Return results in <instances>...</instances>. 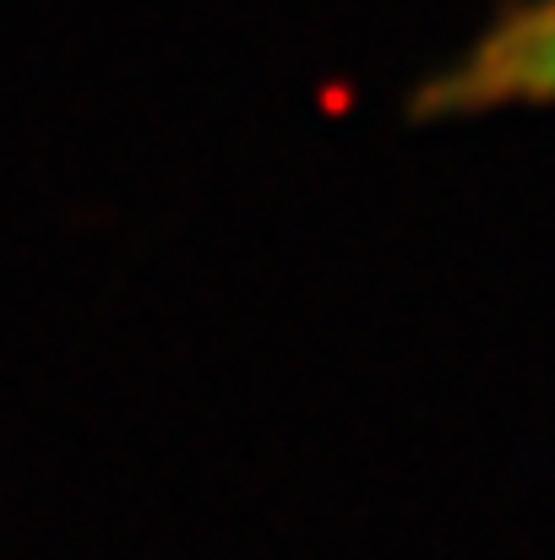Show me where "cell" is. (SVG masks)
<instances>
[{
  "instance_id": "6da1fadb",
  "label": "cell",
  "mask_w": 555,
  "mask_h": 560,
  "mask_svg": "<svg viewBox=\"0 0 555 560\" xmlns=\"http://www.w3.org/2000/svg\"><path fill=\"white\" fill-rule=\"evenodd\" d=\"M529 104H555V0H523L501 11L447 71L425 82L414 115L452 120Z\"/></svg>"
}]
</instances>
